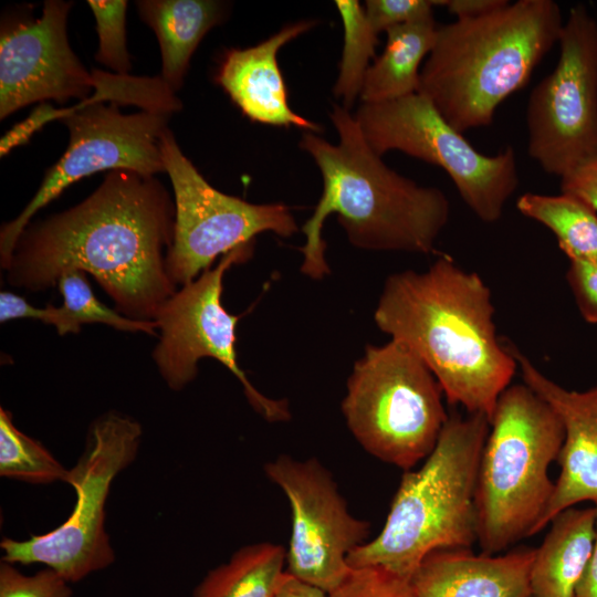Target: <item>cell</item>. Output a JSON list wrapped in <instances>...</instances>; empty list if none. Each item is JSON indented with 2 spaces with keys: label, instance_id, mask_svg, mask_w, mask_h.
Here are the masks:
<instances>
[{
  "label": "cell",
  "instance_id": "30bf717a",
  "mask_svg": "<svg viewBox=\"0 0 597 597\" xmlns=\"http://www.w3.org/2000/svg\"><path fill=\"white\" fill-rule=\"evenodd\" d=\"M379 156L399 150L442 168L470 210L483 222L498 221L519 185L514 149L494 156L478 151L420 93L362 103L354 115Z\"/></svg>",
  "mask_w": 597,
  "mask_h": 597
},
{
  "label": "cell",
  "instance_id": "2e32d148",
  "mask_svg": "<svg viewBox=\"0 0 597 597\" xmlns=\"http://www.w3.org/2000/svg\"><path fill=\"white\" fill-rule=\"evenodd\" d=\"M507 345L523 383L555 410L565 432L557 459L561 474L537 533L576 503L597 504V386L585 391L568 390L546 377L515 346Z\"/></svg>",
  "mask_w": 597,
  "mask_h": 597
},
{
  "label": "cell",
  "instance_id": "d6a6232c",
  "mask_svg": "<svg viewBox=\"0 0 597 597\" xmlns=\"http://www.w3.org/2000/svg\"><path fill=\"white\" fill-rule=\"evenodd\" d=\"M561 190L578 198L597 211V157L563 176Z\"/></svg>",
  "mask_w": 597,
  "mask_h": 597
},
{
  "label": "cell",
  "instance_id": "4dcf8cb0",
  "mask_svg": "<svg viewBox=\"0 0 597 597\" xmlns=\"http://www.w3.org/2000/svg\"><path fill=\"white\" fill-rule=\"evenodd\" d=\"M566 280L583 318L597 324V261L570 262Z\"/></svg>",
  "mask_w": 597,
  "mask_h": 597
},
{
  "label": "cell",
  "instance_id": "8992f818",
  "mask_svg": "<svg viewBox=\"0 0 597 597\" xmlns=\"http://www.w3.org/2000/svg\"><path fill=\"white\" fill-rule=\"evenodd\" d=\"M564 437L558 415L524 383L500 395L475 490L482 554L494 555L536 534L555 490L548 468L557 461Z\"/></svg>",
  "mask_w": 597,
  "mask_h": 597
},
{
  "label": "cell",
  "instance_id": "9c48e42d",
  "mask_svg": "<svg viewBox=\"0 0 597 597\" xmlns=\"http://www.w3.org/2000/svg\"><path fill=\"white\" fill-rule=\"evenodd\" d=\"M142 434L140 423L128 415L111 410L98 416L66 476L76 496L70 516L54 530L24 541L3 537L1 561L44 564L70 584L112 565L115 553L105 528L106 500L116 475L135 460Z\"/></svg>",
  "mask_w": 597,
  "mask_h": 597
},
{
  "label": "cell",
  "instance_id": "9a60e30c",
  "mask_svg": "<svg viewBox=\"0 0 597 597\" xmlns=\"http://www.w3.org/2000/svg\"><path fill=\"white\" fill-rule=\"evenodd\" d=\"M73 2L48 0L38 19L2 22L0 118L35 102H83L95 78L72 51L66 21Z\"/></svg>",
  "mask_w": 597,
  "mask_h": 597
},
{
  "label": "cell",
  "instance_id": "8d00e7d4",
  "mask_svg": "<svg viewBox=\"0 0 597 597\" xmlns=\"http://www.w3.org/2000/svg\"><path fill=\"white\" fill-rule=\"evenodd\" d=\"M531 597H533V596H531Z\"/></svg>",
  "mask_w": 597,
  "mask_h": 597
},
{
  "label": "cell",
  "instance_id": "83f0119b",
  "mask_svg": "<svg viewBox=\"0 0 597 597\" xmlns=\"http://www.w3.org/2000/svg\"><path fill=\"white\" fill-rule=\"evenodd\" d=\"M72 594L70 583L49 567L25 575L14 564L0 563V597H71Z\"/></svg>",
  "mask_w": 597,
  "mask_h": 597
},
{
  "label": "cell",
  "instance_id": "ffe728a7",
  "mask_svg": "<svg viewBox=\"0 0 597 597\" xmlns=\"http://www.w3.org/2000/svg\"><path fill=\"white\" fill-rule=\"evenodd\" d=\"M135 4L158 39L160 77L176 93L202 38L226 19L227 4L216 0H139Z\"/></svg>",
  "mask_w": 597,
  "mask_h": 597
},
{
  "label": "cell",
  "instance_id": "ba28073f",
  "mask_svg": "<svg viewBox=\"0 0 597 597\" xmlns=\"http://www.w3.org/2000/svg\"><path fill=\"white\" fill-rule=\"evenodd\" d=\"M106 88L97 86L77 104L55 109L43 103L24 122L21 134L29 138L52 119H61L70 133L61 158L46 171L34 197L22 212L0 231V262L7 269L17 242L31 218L71 184L103 170L125 169L146 176L165 171L161 142L170 114L140 111L123 114L111 103Z\"/></svg>",
  "mask_w": 597,
  "mask_h": 597
},
{
  "label": "cell",
  "instance_id": "d4e9b609",
  "mask_svg": "<svg viewBox=\"0 0 597 597\" xmlns=\"http://www.w3.org/2000/svg\"><path fill=\"white\" fill-rule=\"evenodd\" d=\"M65 469L38 440L19 430L12 413L0 408V475L31 484L66 481Z\"/></svg>",
  "mask_w": 597,
  "mask_h": 597
},
{
  "label": "cell",
  "instance_id": "836d02e7",
  "mask_svg": "<svg viewBox=\"0 0 597 597\" xmlns=\"http://www.w3.org/2000/svg\"><path fill=\"white\" fill-rule=\"evenodd\" d=\"M507 2V0H446L444 7L457 19H465L486 14Z\"/></svg>",
  "mask_w": 597,
  "mask_h": 597
},
{
  "label": "cell",
  "instance_id": "603a6c76",
  "mask_svg": "<svg viewBox=\"0 0 597 597\" xmlns=\"http://www.w3.org/2000/svg\"><path fill=\"white\" fill-rule=\"evenodd\" d=\"M517 210L549 229L570 262L597 261V211L578 198L526 192Z\"/></svg>",
  "mask_w": 597,
  "mask_h": 597
},
{
  "label": "cell",
  "instance_id": "277c9868",
  "mask_svg": "<svg viewBox=\"0 0 597 597\" xmlns=\"http://www.w3.org/2000/svg\"><path fill=\"white\" fill-rule=\"evenodd\" d=\"M563 25L552 0L509 1L443 24L420 71L418 93L460 133L488 126L498 106L526 85Z\"/></svg>",
  "mask_w": 597,
  "mask_h": 597
},
{
  "label": "cell",
  "instance_id": "7a4b0ae2",
  "mask_svg": "<svg viewBox=\"0 0 597 597\" xmlns=\"http://www.w3.org/2000/svg\"><path fill=\"white\" fill-rule=\"evenodd\" d=\"M493 318L489 286L448 254L427 271L389 275L374 313L377 327L428 367L449 404L489 420L517 369Z\"/></svg>",
  "mask_w": 597,
  "mask_h": 597
},
{
  "label": "cell",
  "instance_id": "6da1fadb",
  "mask_svg": "<svg viewBox=\"0 0 597 597\" xmlns=\"http://www.w3.org/2000/svg\"><path fill=\"white\" fill-rule=\"evenodd\" d=\"M175 202L155 176L109 170L77 206L28 226L9 262L10 285L38 292L69 271L92 274L122 315L155 321L177 285L166 269Z\"/></svg>",
  "mask_w": 597,
  "mask_h": 597
},
{
  "label": "cell",
  "instance_id": "4316f807",
  "mask_svg": "<svg viewBox=\"0 0 597 597\" xmlns=\"http://www.w3.org/2000/svg\"><path fill=\"white\" fill-rule=\"evenodd\" d=\"M87 4L95 17L98 34L95 60L116 74L128 75L132 63L125 34L127 1L90 0Z\"/></svg>",
  "mask_w": 597,
  "mask_h": 597
},
{
  "label": "cell",
  "instance_id": "7c38bea8",
  "mask_svg": "<svg viewBox=\"0 0 597 597\" xmlns=\"http://www.w3.org/2000/svg\"><path fill=\"white\" fill-rule=\"evenodd\" d=\"M559 60L531 92L527 153L563 177L597 157V21L585 6L570 8L558 40Z\"/></svg>",
  "mask_w": 597,
  "mask_h": 597
},
{
  "label": "cell",
  "instance_id": "f546056e",
  "mask_svg": "<svg viewBox=\"0 0 597 597\" xmlns=\"http://www.w3.org/2000/svg\"><path fill=\"white\" fill-rule=\"evenodd\" d=\"M446 0H367V19L379 34L396 25L433 15L434 6H444Z\"/></svg>",
  "mask_w": 597,
  "mask_h": 597
},
{
  "label": "cell",
  "instance_id": "4fadbf2b",
  "mask_svg": "<svg viewBox=\"0 0 597 597\" xmlns=\"http://www.w3.org/2000/svg\"><path fill=\"white\" fill-rule=\"evenodd\" d=\"M252 252L253 245H245L227 253L213 269L176 291L155 318L160 334L153 357L172 390L191 383L198 374V362L211 357L239 379L250 405L266 421H287V400L262 395L239 366L235 328L240 316L229 313L221 303L224 273L233 264L249 260Z\"/></svg>",
  "mask_w": 597,
  "mask_h": 597
},
{
  "label": "cell",
  "instance_id": "1f68e13d",
  "mask_svg": "<svg viewBox=\"0 0 597 597\" xmlns=\"http://www.w3.org/2000/svg\"><path fill=\"white\" fill-rule=\"evenodd\" d=\"M17 318L40 320L48 325H53L60 335L70 334V325L66 315L61 307L46 305L44 308L29 304L22 296L2 291L0 293V322L4 323Z\"/></svg>",
  "mask_w": 597,
  "mask_h": 597
},
{
  "label": "cell",
  "instance_id": "d6986e66",
  "mask_svg": "<svg viewBox=\"0 0 597 597\" xmlns=\"http://www.w3.org/2000/svg\"><path fill=\"white\" fill-rule=\"evenodd\" d=\"M531 570L533 597H575L596 538V510L568 507L552 521Z\"/></svg>",
  "mask_w": 597,
  "mask_h": 597
},
{
  "label": "cell",
  "instance_id": "7402d4cb",
  "mask_svg": "<svg viewBox=\"0 0 597 597\" xmlns=\"http://www.w3.org/2000/svg\"><path fill=\"white\" fill-rule=\"evenodd\" d=\"M285 563L282 545L242 546L227 563L209 570L191 597H274L286 575Z\"/></svg>",
  "mask_w": 597,
  "mask_h": 597
},
{
  "label": "cell",
  "instance_id": "f1b7e54d",
  "mask_svg": "<svg viewBox=\"0 0 597 597\" xmlns=\"http://www.w3.org/2000/svg\"><path fill=\"white\" fill-rule=\"evenodd\" d=\"M328 597H417L409 580L379 566L353 569Z\"/></svg>",
  "mask_w": 597,
  "mask_h": 597
},
{
  "label": "cell",
  "instance_id": "52a82bcc",
  "mask_svg": "<svg viewBox=\"0 0 597 597\" xmlns=\"http://www.w3.org/2000/svg\"><path fill=\"white\" fill-rule=\"evenodd\" d=\"M442 389L421 359L390 339L367 345L347 380L342 412L363 449L405 471L434 449L449 417Z\"/></svg>",
  "mask_w": 597,
  "mask_h": 597
},
{
  "label": "cell",
  "instance_id": "44dd1931",
  "mask_svg": "<svg viewBox=\"0 0 597 597\" xmlns=\"http://www.w3.org/2000/svg\"><path fill=\"white\" fill-rule=\"evenodd\" d=\"M437 29L431 15L387 30L386 45L366 72L362 103H380L417 93L419 69L434 45Z\"/></svg>",
  "mask_w": 597,
  "mask_h": 597
},
{
  "label": "cell",
  "instance_id": "3957f363",
  "mask_svg": "<svg viewBox=\"0 0 597 597\" xmlns=\"http://www.w3.org/2000/svg\"><path fill=\"white\" fill-rule=\"evenodd\" d=\"M331 121L338 134L333 145L315 133L300 140L317 165L323 192L314 213L303 224L302 273L321 280L329 273L325 219L333 212L354 247L378 251L428 254L446 227L450 203L442 190L419 186L389 168L366 142L349 109L333 105Z\"/></svg>",
  "mask_w": 597,
  "mask_h": 597
},
{
  "label": "cell",
  "instance_id": "e0dca14e",
  "mask_svg": "<svg viewBox=\"0 0 597 597\" xmlns=\"http://www.w3.org/2000/svg\"><path fill=\"white\" fill-rule=\"evenodd\" d=\"M315 24L314 20L293 22L254 46L226 52L216 78L248 118L273 126H296L315 134L322 132L320 125L290 107L276 57L283 45Z\"/></svg>",
  "mask_w": 597,
  "mask_h": 597
},
{
  "label": "cell",
  "instance_id": "484cf974",
  "mask_svg": "<svg viewBox=\"0 0 597 597\" xmlns=\"http://www.w3.org/2000/svg\"><path fill=\"white\" fill-rule=\"evenodd\" d=\"M56 285L63 297L62 308L73 334L80 332L82 324L98 323L119 331L157 335L156 321L128 318L101 303L95 297L83 271L74 270L62 274Z\"/></svg>",
  "mask_w": 597,
  "mask_h": 597
},
{
  "label": "cell",
  "instance_id": "5b68a950",
  "mask_svg": "<svg viewBox=\"0 0 597 597\" xmlns=\"http://www.w3.org/2000/svg\"><path fill=\"white\" fill-rule=\"evenodd\" d=\"M490 431L483 413L449 415L422 467L402 474L380 533L347 557L352 569L379 566L407 580L439 549L476 542L475 490Z\"/></svg>",
  "mask_w": 597,
  "mask_h": 597
},
{
  "label": "cell",
  "instance_id": "e575fe53",
  "mask_svg": "<svg viewBox=\"0 0 597 597\" xmlns=\"http://www.w3.org/2000/svg\"><path fill=\"white\" fill-rule=\"evenodd\" d=\"M274 597H328V594L286 572Z\"/></svg>",
  "mask_w": 597,
  "mask_h": 597
},
{
  "label": "cell",
  "instance_id": "d590c367",
  "mask_svg": "<svg viewBox=\"0 0 597 597\" xmlns=\"http://www.w3.org/2000/svg\"><path fill=\"white\" fill-rule=\"evenodd\" d=\"M596 510V538L588 565L577 584L575 597H597V504Z\"/></svg>",
  "mask_w": 597,
  "mask_h": 597
},
{
  "label": "cell",
  "instance_id": "cb8c5ba5",
  "mask_svg": "<svg viewBox=\"0 0 597 597\" xmlns=\"http://www.w3.org/2000/svg\"><path fill=\"white\" fill-rule=\"evenodd\" d=\"M334 3L343 22L344 44L333 93L343 101V107L349 109L360 96L369 62L375 57L378 34L357 0H337Z\"/></svg>",
  "mask_w": 597,
  "mask_h": 597
},
{
  "label": "cell",
  "instance_id": "5bb4252c",
  "mask_svg": "<svg viewBox=\"0 0 597 597\" xmlns=\"http://www.w3.org/2000/svg\"><path fill=\"white\" fill-rule=\"evenodd\" d=\"M264 471L291 505L285 570L332 593L353 570L348 555L368 542L369 522L349 513L332 474L317 459L297 460L282 454L269 461Z\"/></svg>",
  "mask_w": 597,
  "mask_h": 597
},
{
  "label": "cell",
  "instance_id": "ac0fdd59",
  "mask_svg": "<svg viewBox=\"0 0 597 597\" xmlns=\"http://www.w3.org/2000/svg\"><path fill=\"white\" fill-rule=\"evenodd\" d=\"M536 548L474 555L470 548L428 554L409 584L417 597H531Z\"/></svg>",
  "mask_w": 597,
  "mask_h": 597
},
{
  "label": "cell",
  "instance_id": "8fae6325",
  "mask_svg": "<svg viewBox=\"0 0 597 597\" xmlns=\"http://www.w3.org/2000/svg\"><path fill=\"white\" fill-rule=\"evenodd\" d=\"M161 154L175 196L174 238L166 269L176 285L196 280L219 255L254 245L262 232L287 238L298 230L283 203H251L213 188L184 155L170 129L163 137Z\"/></svg>",
  "mask_w": 597,
  "mask_h": 597
}]
</instances>
